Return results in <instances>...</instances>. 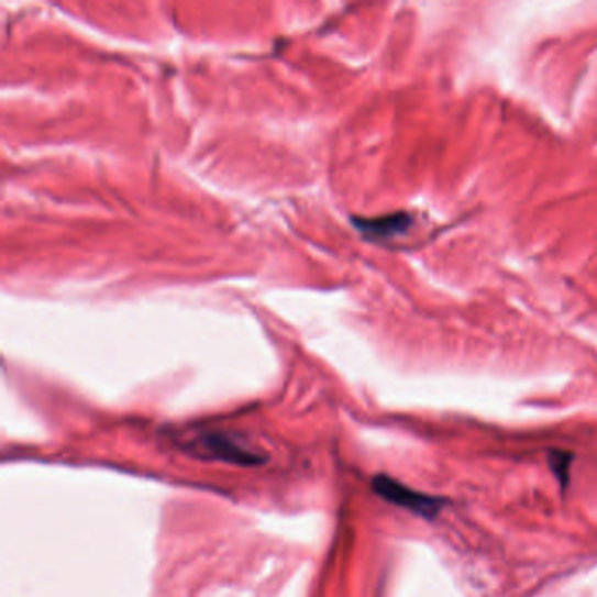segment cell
Here are the masks:
<instances>
[{"instance_id": "6da1fadb", "label": "cell", "mask_w": 597, "mask_h": 597, "mask_svg": "<svg viewBox=\"0 0 597 597\" xmlns=\"http://www.w3.org/2000/svg\"><path fill=\"white\" fill-rule=\"evenodd\" d=\"M185 451L200 460L223 461L239 466H253L265 461L258 452L224 433L200 434L186 445Z\"/></svg>"}, {"instance_id": "7a4b0ae2", "label": "cell", "mask_w": 597, "mask_h": 597, "mask_svg": "<svg viewBox=\"0 0 597 597\" xmlns=\"http://www.w3.org/2000/svg\"><path fill=\"white\" fill-rule=\"evenodd\" d=\"M374 490L389 504L412 511L416 516L424 517V519H433L439 516L443 507V499L417 493V490L410 489L393 478L384 477V475L374 478Z\"/></svg>"}, {"instance_id": "3957f363", "label": "cell", "mask_w": 597, "mask_h": 597, "mask_svg": "<svg viewBox=\"0 0 597 597\" xmlns=\"http://www.w3.org/2000/svg\"><path fill=\"white\" fill-rule=\"evenodd\" d=\"M407 226H409V220L401 214L386 218L383 221H368L365 224L368 232L378 233V235H396V233L403 232Z\"/></svg>"}, {"instance_id": "277c9868", "label": "cell", "mask_w": 597, "mask_h": 597, "mask_svg": "<svg viewBox=\"0 0 597 597\" xmlns=\"http://www.w3.org/2000/svg\"><path fill=\"white\" fill-rule=\"evenodd\" d=\"M572 460V454H566V452H554V454H551L552 472L555 473V477L561 480L563 486H566L567 473H570Z\"/></svg>"}]
</instances>
